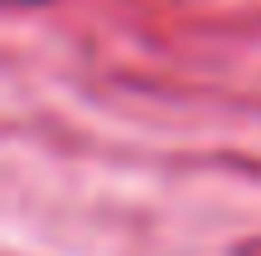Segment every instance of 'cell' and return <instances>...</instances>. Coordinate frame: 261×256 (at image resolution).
<instances>
[{"mask_svg":"<svg viewBox=\"0 0 261 256\" xmlns=\"http://www.w3.org/2000/svg\"><path fill=\"white\" fill-rule=\"evenodd\" d=\"M10 5H48V0H10Z\"/></svg>","mask_w":261,"mask_h":256,"instance_id":"obj_1","label":"cell"}]
</instances>
